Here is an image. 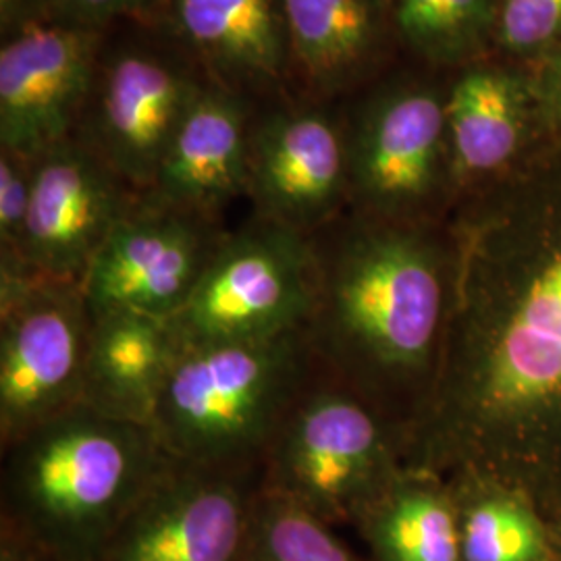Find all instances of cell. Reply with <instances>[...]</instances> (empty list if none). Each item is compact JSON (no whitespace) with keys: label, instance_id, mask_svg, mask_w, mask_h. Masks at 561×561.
I'll return each mask as SVG.
<instances>
[{"label":"cell","instance_id":"obj_4","mask_svg":"<svg viewBox=\"0 0 561 561\" xmlns=\"http://www.w3.org/2000/svg\"><path fill=\"white\" fill-rule=\"evenodd\" d=\"M321 375L306 329L181 350L152 428L173 460L262 474L283 422Z\"/></svg>","mask_w":561,"mask_h":561},{"label":"cell","instance_id":"obj_2","mask_svg":"<svg viewBox=\"0 0 561 561\" xmlns=\"http://www.w3.org/2000/svg\"><path fill=\"white\" fill-rule=\"evenodd\" d=\"M306 335L322 375L350 389L405 447L433 400L456 306L460 243L437 222L345 210L310 236Z\"/></svg>","mask_w":561,"mask_h":561},{"label":"cell","instance_id":"obj_19","mask_svg":"<svg viewBox=\"0 0 561 561\" xmlns=\"http://www.w3.org/2000/svg\"><path fill=\"white\" fill-rule=\"evenodd\" d=\"M291 71L314 94L345 90L381 38L382 0H280Z\"/></svg>","mask_w":561,"mask_h":561},{"label":"cell","instance_id":"obj_6","mask_svg":"<svg viewBox=\"0 0 561 561\" xmlns=\"http://www.w3.org/2000/svg\"><path fill=\"white\" fill-rule=\"evenodd\" d=\"M90 329L81 283L0 254V447L83 400Z\"/></svg>","mask_w":561,"mask_h":561},{"label":"cell","instance_id":"obj_29","mask_svg":"<svg viewBox=\"0 0 561 561\" xmlns=\"http://www.w3.org/2000/svg\"><path fill=\"white\" fill-rule=\"evenodd\" d=\"M545 516L549 522V530H551V542H553V553L556 561H561V495L558 500L549 503L545 510Z\"/></svg>","mask_w":561,"mask_h":561},{"label":"cell","instance_id":"obj_9","mask_svg":"<svg viewBox=\"0 0 561 561\" xmlns=\"http://www.w3.org/2000/svg\"><path fill=\"white\" fill-rule=\"evenodd\" d=\"M261 472L173 460L102 547L99 561H245Z\"/></svg>","mask_w":561,"mask_h":561},{"label":"cell","instance_id":"obj_1","mask_svg":"<svg viewBox=\"0 0 561 561\" xmlns=\"http://www.w3.org/2000/svg\"><path fill=\"white\" fill-rule=\"evenodd\" d=\"M461 222L456 306L405 468L561 495V190Z\"/></svg>","mask_w":561,"mask_h":561},{"label":"cell","instance_id":"obj_16","mask_svg":"<svg viewBox=\"0 0 561 561\" xmlns=\"http://www.w3.org/2000/svg\"><path fill=\"white\" fill-rule=\"evenodd\" d=\"M169 32L187 59L245 96L291 73L280 0H164Z\"/></svg>","mask_w":561,"mask_h":561},{"label":"cell","instance_id":"obj_30","mask_svg":"<svg viewBox=\"0 0 561 561\" xmlns=\"http://www.w3.org/2000/svg\"><path fill=\"white\" fill-rule=\"evenodd\" d=\"M547 92H549V101L553 104L556 113L561 117V59L551 65V71L547 78Z\"/></svg>","mask_w":561,"mask_h":561},{"label":"cell","instance_id":"obj_10","mask_svg":"<svg viewBox=\"0 0 561 561\" xmlns=\"http://www.w3.org/2000/svg\"><path fill=\"white\" fill-rule=\"evenodd\" d=\"M204 83L190 60L150 44L102 50L76 138L144 196Z\"/></svg>","mask_w":561,"mask_h":561},{"label":"cell","instance_id":"obj_26","mask_svg":"<svg viewBox=\"0 0 561 561\" xmlns=\"http://www.w3.org/2000/svg\"><path fill=\"white\" fill-rule=\"evenodd\" d=\"M164 0H55L48 20L102 30L113 21L154 11Z\"/></svg>","mask_w":561,"mask_h":561},{"label":"cell","instance_id":"obj_14","mask_svg":"<svg viewBox=\"0 0 561 561\" xmlns=\"http://www.w3.org/2000/svg\"><path fill=\"white\" fill-rule=\"evenodd\" d=\"M248 201L254 217L312 236L350 208L347 131L327 111L279 108L252 123Z\"/></svg>","mask_w":561,"mask_h":561},{"label":"cell","instance_id":"obj_18","mask_svg":"<svg viewBox=\"0 0 561 561\" xmlns=\"http://www.w3.org/2000/svg\"><path fill=\"white\" fill-rule=\"evenodd\" d=\"M370 561H461L451 482L405 468L354 524Z\"/></svg>","mask_w":561,"mask_h":561},{"label":"cell","instance_id":"obj_3","mask_svg":"<svg viewBox=\"0 0 561 561\" xmlns=\"http://www.w3.org/2000/svg\"><path fill=\"white\" fill-rule=\"evenodd\" d=\"M171 461L152 426L80 401L2 447L0 526L53 561H99Z\"/></svg>","mask_w":561,"mask_h":561},{"label":"cell","instance_id":"obj_21","mask_svg":"<svg viewBox=\"0 0 561 561\" xmlns=\"http://www.w3.org/2000/svg\"><path fill=\"white\" fill-rule=\"evenodd\" d=\"M447 481L458 510L461 561H556L549 522L533 495L477 472Z\"/></svg>","mask_w":561,"mask_h":561},{"label":"cell","instance_id":"obj_11","mask_svg":"<svg viewBox=\"0 0 561 561\" xmlns=\"http://www.w3.org/2000/svg\"><path fill=\"white\" fill-rule=\"evenodd\" d=\"M225 236L217 219L140 196L108 233L81 280L90 314L138 312L173 321Z\"/></svg>","mask_w":561,"mask_h":561},{"label":"cell","instance_id":"obj_28","mask_svg":"<svg viewBox=\"0 0 561 561\" xmlns=\"http://www.w3.org/2000/svg\"><path fill=\"white\" fill-rule=\"evenodd\" d=\"M0 561H53L34 542L0 526Z\"/></svg>","mask_w":561,"mask_h":561},{"label":"cell","instance_id":"obj_13","mask_svg":"<svg viewBox=\"0 0 561 561\" xmlns=\"http://www.w3.org/2000/svg\"><path fill=\"white\" fill-rule=\"evenodd\" d=\"M140 194L76 136L34 159L20 259L38 277L81 283ZM9 256V254H7Z\"/></svg>","mask_w":561,"mask_h":561},{"label":"cell","instance_id":"obj_17","mask_svg":"<svg viewBox=\"0 0 561 561\" xmlns=\"http://www.w3.org/2000/svg\"><path fill=\"white\" fill-rule=\"evenodd\" d=\"M181 345L171 321L138 312L92 317L83 403L123 421L152 426Z\"/></svg>","mask_w":561,"mask_h":561},{"label":"cell","instance_id":"obj_12","mask_svg":"<svg viewBox=\"0 0 561 561\" xmlns=\"http://www.w3.org/2000/svg\"><path fill=\"white\" fill-rule=\"evenodd\" d=\"M101 30L41 20L0 48V148L38 159L76 136L102 57Z\"/></svg>","mask_w":561,"mask_h":561},{"label":"cell","instance_id":"obj_25","mask_svg":"<svg viewBox=\"0 0 561 561\" xmlns=\"http://www.w3.org/2000/svg\"><path fill=\"white\" fill-rule=\"evenodd\" d=\"M561 34V0H505L500 36L512 50H533Z\"/></svg>","mask_w":561,"mask_h":561},{"label":"cell","instance_id":"obj_27","mask_svg":"<svg viewBox=\"0 0 561 561\" xmlns=\"http://www.w3.org/2000/svg\"><path fill=\"white\" fill-rule=\"evenodd\" d=\"M55 0H0L2 34L9 36L27 23L46 20Z\"/></svg>","mask_w":561,"mask_h":561},{"label":"cell","instance_id":"obj_23","mask_svg":"<svg viewBox=\"0 0 561 561\" xmlns=\"http://www.w3.org/2000/svg\"><path fill=\"white\" fill-rule=\"evenodd\" d=\"M491 0H396L393 20L403 41L433 60L470 55L491 23Z\"/></svg>","mask_w":561,"mask_h":561},{"label":"cell","instance_id":"obj_20","mask_svg":"<svg viewBox=\"0 0 561 561\" xmlns=\"http://www.w3.org/2000/svg\"><path fill=\"white\" fill-rule=\"evenodd\" d=\"M454 196L497 180L520 152L522 96L507 76L466 73L445 101Z\"/></svg>","mask_w":561,"mask_h":561},{"label":"cell","instance_id":"obj_7","mask_svg":"<svg viewBox=\"0 0 561 561\" xmlns=\"http://www.w3.org/2000/svg\"><path fill=\"white\" fill-rule=\"evenodd\" d=\"M314 294L310 236L252 217L227 231L171 327L181 350L304 329Z\"/></svg>","mask_w":561,"mask_h":561},{"label":"cell","instance_id":"obj_5","mask_svg":"<svg viewBox=\"0 0 561 561\" xmlns=\"http://www.w3.org/2000/svg\"><path fill=\"white\" fill-rule=\"evenodd\" d=\"M405 470L396 431L350 389L321 375L266 451L262 486L331 526H354Z\"/></svg>","mask_w":561,"mask_h":561},{"label":"cell","instance_id":"obj_24","mask_svg":"<svg viewBox=\"0 0 561 561\" xmlns=\"http://www.w3.org/2000/svg\"><path fill=\"white\" fill-rule=\"evenodd\" d=\"M32 187L34 159L0 148V254H20Z\"/></svg>","mask_w":561,"mask_h":561},{"label":"cell","instance_id":"obj_15","mask_svg":"<svg viewBox=\"0 0 561 561\" xmlns=\"http://www.w3.org/2000/svg\"><path fill=\"white\" fill-rule=\"evenodd\" d=\"M252 123L243 94L206 81L141 198L221 221L248 198Z\"/></svg>","mask_w":561,"mask_h":561},{"label":"cell","instance_id":"obj_22","mask_svg":"<svg viewBox=\"0 0 561 561\" xmlns=\"http://www.w3.org/2000/svg\"><path fill=\"white\" fill-rule=\"evenodd\" d=\"M245 561L370 560L343 541L335 526L261 484L252 510Z\"/></svg>","mask_w":561,"mask_h":561},{"label":"cell","instance_id":"obj_8","mask_svg":"<svg viewBox=\"0 0 561 561\" xmlns=\"http://www.w3.org/2000/svg\"><path fill=\"white\" fill-rule=\"evenodd\" d=\"M347 157L352 213L435 222L443 202L454 198L445 101L431 90L375 102L347 131Z\"/></svg>","mask_w":561,"mask_h":561}]
</instances>
